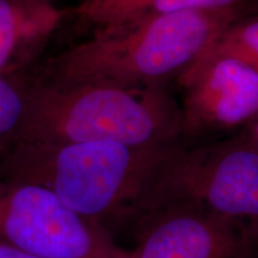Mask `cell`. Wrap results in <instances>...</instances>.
I'll use <instances>...</instances> for the list:
<instances>
[{
  "label": "cell",
  "instance_id": "6da1fadb",
  "mask_svg": "<svg viewBox=\"0 0 258 258\" xmlns=\"http://www.w3.org/2000/svg\"><path fill=\"white\" fill-rule=\"evenodd\" d=\"M247 10L159 15L95 29L88 40L50 57L35 78L124 90L161 88L176 79Z\"/></svg>",
  "mask_w": 258,
  "mask_h": 258
},
{
  "label": "cell",
  "instance_id": "7a4b0ae2",
  "mask_svg": "<svg viewBox=\"0 0 258 258\" xmlns=\"http://www.w3.org/2000/svg\"><path fill=\"white\" fill-rule=\"evenodd\" d=\"M182 143H18L0 159V179L43 186L114 235L116 228L131 225L156 167Z\"/></svg>",
  "mask_w": 258,
  "mask_h": 258
},
{
  "label": "cell",
  "instance_id": "3957f363",
  "mask_svg": "<svg viewBox=\"0 0 258 258\" xmlns=\"http://www.w3.org/2000/svg\"><path fill=\"white\" fill-rule=\"evenodd\" d=\"M183 140L179 105L164 86L124 90L34 77L18 143L111 141L141 147L170 146Z\"/></svg>",
  "mask_w": 258,
  "mask_h": 258
},
{
  "label": "cell",
  "instance_id": "277c9868",
  "mask_svg": "<svg viewBox=\"0 0 258 258\" xmlns=\"http://www.w3.org/2000/svg\"><path fill=\"white\" fill-rule=\"evenodd\" d=\"M166 207L198 209L258 227V148L249 131L217 143L173 147L148 180L131 225Z\"/></svg>",
  "mask_w": 258,
  "mask_h": 258
},
{
  "label": "cell",
  "instance_id": "5b68a950",
  "mask_svg": "<svg viewBox=\"0 0 258 258\" xmlns=\"http://www.w3.org/2000/svg\"><path fill=\"white\" fill-rule=\"evenodd\" d=\"M0 238L42 258H133L98 222L49 190L0 179Z\"/></svg>",
  "mask_w": 258,
  "mask_h": 258
},
{
  "label": "cell",
  "instance_id": "8992f818",
  "mask_svg": "<svg viewBox=\"0 0 258 258\" xmlns=\"http://www.w3.org/2000/svg\"><path fill=\"white\" fill-rule=\"evenodd\" d=\"M184 138L224 133L258 114V71L238 57L208 47L177 78Z\"/></svg>",
  "mask_w": 258,
  "mask_h": 258
},
{
  "label": "cell",
  "instance_id": "52a82bcc",
  "mask_svg": "<svg viewBox=\"0 0 258 258\" xmlns=\"http://www.w3.org/2000/svg\"><path fill=\"white\" fill-rule=\"evenodd\" d=\"M132 226L133 258H258V227L198 209H156Z\"/></svg>",
  "mask_w": 258,
  "mask_h": 258
},
{
  "label": "cell",
  "instance_id": "ba28073f",
  "mask_svg": "<svg viewBox=\"0 0 258 258\" xmlns=\"http://www.w3.org/2000/svg\"><path fill=\"white\" fill-rule=\"evenodd\" d=\"M67 14L54 0H0V76H27Z\"/></svg>",
  "mask_w": 258,
  "mask_h": 258
},
{
  "label": "cell",
  "instance_id": "9c48e42d",
  "mask_svg": "<svg viewBox=\"0 0 258 258\" xmlns=\"http://www.w3.org/2000/svg\"><path fill=\"white\" fill-rule=\"evenodd\" d=\"M252 0H109L101 5L73 9L84 24L99 29L159 15L192 11L247 10Z\"/></svg>",
  "mask_w": 258,
  "mask_h": 258
},
{
  "label": "cell",
  "instance_id": "30bf717a",
  "mask_svg": "<svg viewBox=\"0 0 258 258\" xmlns=\"http://www.w3.org/2000/svg\"><path fill=\"white\" fill-rule=\"evenodd\" d=\"M28 76H0V159L18 143L29 105Z\"/></svg>",
  "mask_w": 258,
  "mask_h": 258
},
{
  "label": "cell",
  "instance_id": "8fae6325",
  "mask_svg": "<svg viewBox=\"0 0 258 258\" xmlns=\"http://www.w3.org/2000/svg\"><path fill=\"white\" fill-rule=\"evenodd\" d=\"M209 47L238 57L258 71V9H249L227 25Z\"/></svg>",
  "mask_w": 258,
  "mask_h": 258
},
{
  "label": "cell",
  "instance_id": "7c38bea8",
  "mask_svg": "<svg viewBox=\"0 0 258 258\" xmlns=\"http://www.w3.org/2000/svg\"><path fill=\"white\" fill-rule=\"evenodd\" d=\"M0 258H42L0 238Z\"/></svg>",
  "mask_w": 258,
  "mask_h": 258
},
{
  "label": "cell",
  "instance_id": "4fadbf2b",
  "mask_svg": "<svg viewBox=\"0 0 258 258\" xmlns=\"http://www.w3.org/2000/svg\"><path fill=\"white\" fill-rule=\"evenodd\" d=\"M250 124L251 129L249 131V133L251 135V138H252L253 143L256 144V146L258 148V114L254 116V118L250 122Z\"/></svg>",
  "mask_w": 258,
  "mask_h": 258
},
{
  "label": "cell",
  "instance_id": "5bb4252c",
  "mask_svg": "<svg viewBox=\"0 0 258 258\" xmlns=\"http://www.w3.org/2000/svg\"><path fill=\"white\" fill-rule=\"evenodd\" d=\"M109 2V0H82L79 5L77 6L78 9H85V8H92V6L101 5L103 3Z\"/></svg>",
  "mask_w": 258,
  "mask_h": 258
},
{
  "label": "cell",
  "instance_id": "9a60e30c",
  "mask_svg": "<svg viewBox=\"0 0 258 258\" xmlns=\"http://www.w3.org/2000/svg\"><path fill=\"white\" fill-rule=\"evenodd\" d=\"M250 9H258V5H256V6H250Z\"/></svg>",
  "mask_w": 258,
  "mask_h": 258
}]
</instances>
